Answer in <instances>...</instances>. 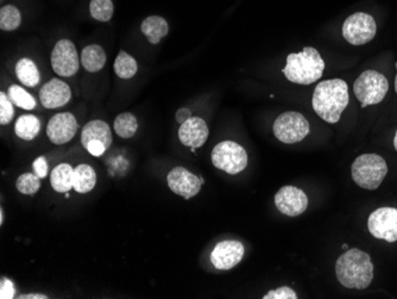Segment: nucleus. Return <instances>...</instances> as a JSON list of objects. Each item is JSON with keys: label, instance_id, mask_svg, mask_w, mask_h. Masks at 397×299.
Masks as SVG:
<instances>
[{"label": "nucleus", "instance_id": "1", "mask_svg": "<svg viewBox=\"0 0 397 299\" xmlns=\"http://www.w3.org/2000/svg\"><path fill=\"white\" fill-rule=\"evenodd\" d=\"M349 87L341 79L321 81L314 89L312 105L319 117L331 124L338 123L349 105Z\"/></svg>", "mask_w": 397, "mask_h": 299}, {"label": "nucleus", "instance_id": "2", "mask_svg": "<svg viewBox=\"0 0 397 299\" xmlns=\"http://www.w3.org/2000/svg\"><path fill=\"white\" fill-rule=\"evenodd\" d=\"M336 275L339 283L347 289L364 290L373 279V265L366 251L351 248L339 256L336 263Z\"/></svg>", "mask_w": 397, "mask_h": 299}, {"label": "nucleus", "instance_id": "3", "mask_svg": "<svg viewBox=\"0 0 397 299\" xmlns=\"http://www.w3.org/2000/svg\"><path fill=\"white\" fill-rule=\"evenodd\" d=\"M325 62L313 47H306L297 54H289L283 74L299 85H310L322 77Z\"/></svg>", "mask_w": 397, "mask_h": 299}, {"label": "nucleus", "instance_id": "4", "mask_svg": "<svg viewBox=\"0 0 397 299\" xmlns=\"http://www.w3.org/2000/svg\"><path fill=\"white\" fill-rule=\"evenodd\" d=\"M351 174L358 187L376 190L388 174V165L377 154H363L353 162Z\"/></svg>", "mask_w": 397, "mask_h": 299}, {"label": "nucleus", "instance_id": "5", "mask_svg": "<svg viewBox=\"0 0 397 299\" xmlns=\"http://www.w3.org/2000/svg\"><path fill=\"white\" fill-rule=\"evenodd\" d=\"M389 91L388 79L377 71L369 69L357 78L353 85V92L361 103V108L381 103Z\"/></svg>", "mask_w": 397, "mask_h": 299}, {"label": "nucleus", "instance_id": "6", "mask_svg": "<svg viewBox=\"0 0 397 299\" xmlns=\"http://www.w3.org/2000/svg\"><path fill=\"white\" fill-rule=\"evenodd\" d=\"M213 166L224 170L227 174L241 173L248 166L246 150L233 141H223L218 143L212 150Z\"/></svg>", "mask_w": 397, "mask_h": 299}, {"label": "nucleus", "instance_id": "7", "mask_svg": "<svg viewBox=\"0 0 397 299\" xmlns=\"http://www.w3.org/2000/svg\"><path fill=\"white\" fill-rule=\"evenodd\" d=\"M273 130L278 141L293 145L301 142L308 135L309 123L301 113L288 111L276 118Z\"/></svg>", "mask_w": 397, "mask_h": 299}, {"label": "nucleus", "instance_id": "8", "mask_svg": "<svg viewBox=\"0 0 397 299\" xmlns=\"http://www.w3.org/2000/svg\"><path fill=\"white\" fill-rule=\"evenodd\" d=\"M376 31L377 25L369 13H353L343 24V36L350 45H366L376 36Z\"/></svg>", "mask_w": 397, "mask_h": 299}, {"label": "nucleus", "instance_id": "9", "mask_svg": "<svg viewBox=\"0 0 397 299\" xmlns=\"http://www.w3.org/2000/svg\"><path fill=\"white\" fill-rule=\"evenodd\" d=\"M112 142L111 128L101 119L89 122L81 133V143L93 156H101L109 150Z\"/></svg>", "mask_w": 397, "mask_h": 299}, {"label": "nucleus", "instance_id": "10", "mask_svg": "<svg viewBox=\"0 0 397 299\" xmlns=\"http://www.w3.org/2000/svg\"><path fill=\"white\" fill-rule=\"evenodd\" d=\"M77 47L72 41L60 40L52 52V67L60 77H73L80 67Z\"/></svg>", "mask_w": 397, "mask_h": 299}, {"label": "nucleus", "instance_id": "11", "mask_svg": "<svg viewBox=\"0 0 397 299\" xmlns=\"http://www.w3.org/2000/svg\"><path fill=\"white\" fill-rule=\"evenodd\" d=\"M370 234L378 240L387 242L397 241V209L395 207H380L373 211L368 219Z\"/></svg>", "mask_w": 397, "mask_h": 299}, {"label": "nucleus", "instance_id": "12", "mask_svg": "<svg viewBox=\"0 0 397 299\" xmlns=\"http://www.w3.org/2000/svg\"><path fill=\"white\" fill-rule=\"evenodd\" d=\"M277 210L289 217L304 214L308 207V197L304 191L295 187H283L275 196Z\"/></svg>", "mask_w": 397, "mask_h": 299}, {"label": "nucleus", "instance_id": "13", "mask_svg": "<svg viewBox=\"0 0 397 299\" xmlns=\"http://www.w3.org/2000/svg\"><path fill=\"white\" fill-rule=\"evenodd\" d=\"M243 243L234 240H226L217 243L211 253V263L217 270L229 271L237 266L244 256Z\"/></svg>", "mask_w": 397, "mask_h": 299}, {"label": "nucleus", "instance_id": "14", "mask_svg": "<svg viewBox=\"0 0 397 299\" xmlns=\"http://www.w3.org/2000/svg\"><path fill=\"white\" fill-rule=\"evenodd\" d=\"M167 182L170 190L185 199L195 197L201 190L200 178L186 170L185 167H175L167 175Z\"/></svg>", "mask_w": 397, "mask_h": 299}, {"label": "nucleus", "instance_id": "15", "mask_svg": "<svg viewBox=\"0 0 397 299\" xmlns=\"http://www.w3.org/2000/svg\"><path fill=\"white\" fill-rule=\"evenodd\" d=\"M77 121L70 112L57 113L52 116L47 126V135L54 145H64L72 141L77 135Z\"/></svg>", "mask_w": 397, "mask_h": 299}, {"label": "nucleus", "instance_id": "16", "mask_svg": "<svg viewBox=\"0 0 397 299\" xmlns=\"http://www.w3.org/2000/svg\"><path fill=\"white\" fill-rule=\"evenodd\" d=\"M209 126L202 118L190 117L182 123L179 129V138L183 146L200 148L209 138Z\"/></svg>", "mask_w": 397, "mask_h": 299}, {"label": "nucleus", "instance_id": "17", "mask_svg": "<svg viewBox=\"0 0 397 299\" xmlns=\"http://www.w3.org/2000/svg\"><path fill=\"white\" fill-rule=\"evenodd\" d=\"M70 98V87L60 79H52L40 91V103L45 109H59L66 105Z\"/></svg>", "mask_w": 397, "mask_h": 299}, {"label": "nucleus", "instance_id": "18", "mask_svg": "<svg viewBox=\"0 0 397 299\" xmlns=\"http://www.w3.org/2000/svg\"><path fill=\"white\" fill-rule=\"evenodd\" d=\"M141 31L144 34L151 45L160 43L169 33L168 22L160 16H150L143 20Z\"/></svg>", "mask_w": 397, "mask_h": 299}, {"label": "nucleus", "instance_id": "19", "mask_svg": "<svg viewBox=\"0 0 397 299\" xmlns=\"http://www.w3.org/2000/svg\"><path fill=\"white\" fill-rule=\"evenodd\" d=\"M50 184L59 194H66L74 187V168L69 163H60L52 170Z\"/></svg>", "mask_w": 397, "mask_h": 299}, {"label": "nucleus", "instance_id": "20", "mask_svg": "<svg viewBox=\"0 0 397 299\" xmlns=\"http://www.w3.org/2000/svg\"><path fill=\"white\" fill-rule=\"evenodd\" d=\"M80 60L87 72L96 73L104 68L105 64H106V54L100 45H87L82 49Z\"/></svg>", "mask_w": 397, "mask_h": 299}, {"label": "nucleus", "instance_id": "21", "mask_svg": "<svg viewBox=\"0 0 397 299\" xmlns=\"http://www.w3.org/2000/svg\"><path fill=\"white\" fill-rule=\"evenodd\" d=\"M96 173L93 167L81 163L74 168V190L77 194H89L96 187Z\"/></svg>", "mask_w": 397, "mask_h": 299}, {"label": "nucleus", "instance_id": "22", "mask_svg": "<svg viewBox=\"0 0 397 299\" xmlns=\"http://www.w3.org/2000/svg\"><path fill=\"white\" fill-rule=\"evenodd\" d=\"M16 75L20 82L28 87H35L40 84V74L38 67L28 57H23L17 62Z\"/></svg>", "mask_w": 397, "mask_h": 299}, {"label": "nucleus", "instance_id": "23", "mask_svg": "<svg viewBox=\"0 0 397 299\" xmlns=\"http://www.w3.org/2000/svg\"><path fill=\"white\" fill-rule=\"evenodd\" d=\"M40 122L35 115H22L15 124V133L24 141H32L40 133Z\"/></svg>", "mask_w": 397, "mask_h": 299}, {"label": "nucleus", "instance_id": "24", "mask_svg": "<svg viewBox=\"0 0 397 299\" xmlns=\"http://www.w3.org/2000/svg\"><path fill=\"white\" fill-rule=\"evenodd\" d=\"M113 129L121 138H131L138 129V123L135 115L130 112L121 113L117 116Z\"/></svg>", "mask_w": 397, "mask_h": 299}, {"label": "nucleus", "instance_id": "25", "mask_svg": "<svg viewBox=\"0 0 397 299\" xmlns=\"http://www.w3.org/2000/svg\"><path fill=\"white\" fill-rule=\"evenodd\" d=\"M138 71V65L135 57L128 55L126 52H119L114 61V72L121 79H131Z\"/></svg>", "mask_w": 397, "mask_h": 299}, {"label": "nucleus", "instance_id": "26", "mask_svg": "<svg viewBox=\"0 0 397 299\" xmlns=\"http://www.w3.org/2000/svg\"><path fill=\"white\" fill-rule=\"evenodd\" d=\"M22 23L20 10L13 5H5L0 10V28L4 31L16 30Z\"/></svg>", "mask_w": 397, "mask_h": 299}, {"label": "nucleus", "instance_id": "27", "mask_svg": "<svg viewBox=\"0 0 397 299\" xmlns=\"http://www.w3.org/2000/svg\"><path fill=\"white\" fill-rule=\"evenodd\" d=\"M8 98L13 104L20 106V109L33 110L36 108V101L29 94L27 89L18 85H11L8 87Z\"/></svg>", "mask_w": 397, "mask_h": 299}, {"label": "nucleus", "instance_id": "28", "mask_svg": "<svg viewBox=\"0 0 397 299\" xmlns=\"http://www.w3.org/2000/svg\"><path fill=\"white\" fill-rule=\"evenodd\" d=\"M114 6L112 0H91L89 13L94 20L109 22L113 16Z\"/></svg>", "mask_w": 397, "mask_h": 299}, {"label": "nucleus", "instance_id": "29", "mask_svg": "<svg viewBox=\"0 0 397 299\" xmlns=\"http://www.w3.org/2000/svg\"><path fill=\"white\" fill-rule=\"evenodd\" d=\"M16 187L20 194L32 196L40 190V178L35 173H23L17 179Z\"/></svg>", "mask_w": 397, "mask_h": 299}, {"label": "nucleus", "instance_id": "30", "mask_svg": "<svg viewBox=\"0 0 397 299\" xmlns=\"http://www.w3.org/2000/svg\"><path fill=\"white\" fill-rule=\"evenodd\" d=\"M13 115H15V110H13V101L4 92H1L0 94V123L1 126L8 124L13 121Z\"/></svg>", "mask_w": 397, "mask_h": 299}, {"label": "nucleus", "instance_id": "31", "mask_svg": "<svg viewBox=\"0 0 397 299\" xmlns=\"http://www.w3.org/2000/svg\"><path fill=\"white\" fill-rule=\"evenodd\" d=\"M297 296L293 289L288 286L278 287L264 295L263 299H297Z\"/></svg>", "mask_w": 397, "mask_h": 299}, {"label": "nucleus", "instance_id": "32", "mask_svg": "<svg viewBox=\"0 0 397 299\" xmlns=\"http://www.w3.org/2000/svg\"><path fill=\"white\" fill-rule=\"evenodd\" d=\"M32 168L37 177L40 179L45 178L48 175V162L45 156H38V158L32 163Z\"/></svg>", "mask_w": 397, "mask_h": 299}, {"label": "nucleus", "instance_id": "33", "mask_svg": "<svg viewBox=\"0 0 397 299\" xmlns=\"http://www.w3.org/2000/svg\"><path fill=\"white\" fill-rule=\"evenodd\" d=\"M15 297V286L13 282L8 279H1L0 284V298L11 299Z\"/></svg>", "mask_w": 397, "mask_h": 299}, {"label": "nucleus", "instance_id": "34", "mask_svg": "<svg viewBox=\"0 0 397 299\" xmlns=\"http://www.w3.org/2000/svg\"><path fill=\"white\" fill-rule=\"evenodd\" d=\"M190 117H192L190 110L187 109V108H181V109L177 110L175 119H177V123L182 124V123H185V122Z\"/></svg>", "mask_w": 397, "mask_h": 299}, {"label": "nucleus", "instance_id": "35", "mask_svg": "<svg viewBox=\"0 0 397 299\" xmlns=\"http://www.w3.org/2000/svg\"><path fill=\"white\" fill-rule=\"evenodd\" d=\"M18 299H47L48 297L45 295H40V293H27V295H20L17 297Z\"/></svg>", "mask_w": 397, "mask_h": 299}, {"label": "nucleus", "instance_id": "36", "mask_svg": "<svg viewBox=\"0 0 397 299\" xmlns=\"http://www.w3.org/2000/svg\"><path fill=\"white\" fill-rule=\"evenodd\" d=\"M394 146H395V150H397V131L395 133V138H394Z\"/></svg>", "mask_w": 397, "mask_h": 299}, {"label": "nucleus", "instance_id": "37", "mask_svg": "<svg viewBox=\"0 0 397 299\" xmlns=\"http://www.w3.org/2000/svg\"><path fill=\"white\" fill-rule=\"evenodd\" d=\"M396 71H397V62H396ZM395 92L397 94V74L396 78H395Z\"/></svg>", "mask_w": 397, "mask_h": 299}, {"label": "nucleus", "instance_id": "38", "mask_svg": "<svg viewBox=\"0 0 397 299\" xmlns=\"http://www.w3.org/2000/svg\"><path fill=\"white\" fill-rule=\"evenodd\" d=\"M343 249H345V251H347V249H349V246H347L346 243H344V245H343Z\"/></svg>", "mask_w": 397, "mask_h": 299}, {"label": "nucleus", "instance_id": "39", "mask_svg": "<svg viewBox=\"0 0 397 299\" xmlns=\"http://www.w3.org/2000/svg\"><path fill=\"white\" fill-rule=\"evenodd\" d=\"M66 194V198H69V197H70V196H69L68 192H66V194Z\"/></svg>", "mask_w": 397, "mask_h": 299}, {"label": "nucleus", "instance_id": "40", "mask_svg": "<svg viewBox=\"0 0 397 299\" xmlns=\"http://www.w3.org/2000/svg\"><path fill=\"white\" fill-rule=\"evenodd\" d=\"M199 178H200V182H202V184L205 182V180H204V178H202V177H199Z\"/></svg>", "mask_w": 397, "mask_h": 299}]
</instances>
